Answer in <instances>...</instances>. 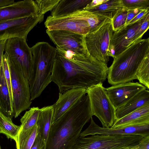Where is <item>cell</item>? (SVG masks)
Listing matches in <instances>:
<instances>
[{
    "mask_svg": "<svg viewBox=\"0 0 149 149\" xmlns=\"http://www.w3.org/2000/svg\"><path fill=\"white\" fill-rule=\"evenodd\" d=\"M57 50L51 81L58 86L60 93L74 88L87 89L105 81L109 69L107 63L90 55Z\"/></svg>",
    "mask_w": 149,
    "mask_h": 149,
    "instance_id": "1",
    "label": "cell"
},
{
    "mask_svg": "<svg viewBox=\"0 0 149 149\" xmlns=\"http://www.w3.org/2000/svg\"><path fill=\"white\" fill-rule=\"evenodd\" d=\"M93 115L85 95L51 126L45 149H71Z\"/></svg>",
    "mask_w": 149,
    "mask_h": 149,
    "instance_id": "2",
    "label": "cell"
},
{
    "mask_svg": "<svg viewBox=\"0 0 149 149\" xmlns=\"http://www.w3.org/2000/svg\"><path fill=\"white\" fill-rule=\"evenodd\" d=\"M136 40L113 58L107 78L112 85L136 79L137 70L144 59L149 56V38Z\"/></svg>",
    "mask_w": 149,
    "mask_h": 149,
    "instance_id": "3",
    "label": "cell"
},
{
    "mask_svg": "<svg viewBox=\"0 0 149 149\" xmlns=\"http://www.w3.org/2000/svg\"><path fill=\"white\" fill-rule=\"evenodd\" d=\"M31 49L33 64L29 81L32 101L38 97L52 82V73L57 50L44 42H37Z\"/></svg>",
    "mask_w": 149,
    "mask_h": 149,
    "instance_id": "4",
    "label": "cell"
},
{
    "mask_svg": "<svg viewBox=\"0 0 149 149\" xmlns=\"http://www.w3.org/2000/svg\"><path fill=\"white\" fill-rule=\"evenodd\" d=\"M107 17L87 10H83L72 15L54 17H47L44 24L49 30H63L85 36Z\"/></svg>",
    "mask_w": 149,
    "mask_h": 149,
    "instance_id": "5",
    "label": "cell"
},
{
    "mask_svg": "<svg viewBox=\"0 0 149 149\" xmlns=\"http://www.w3.org/2000/svg\"><path fill=\"white\" fill-rule=\"evenodd\" d=\"M143 137L135 134H99L79 136L71 149H125L138 144Z\"/></svg>",
    "mask_w": 149,
    "mask_h": 149,
    "instance_id": "6",
    "label": "cell"
},
{
    "mask_svg": "<svg viewBox=\"0 0 149 149\" xmlns=\"http://www.w3.org/2000/svg\"><path fill=\"white\" fill-rule=\"evenodd\" d=\"M113 32L111 20L107 18L85 35V43L89 54L107 64L109 60V47Z\"/></svg>",
    "mask_w": 149,
    "mask_h": 149,
    "instance_id": "7",
    "label": "cell"
},
{
    "mask_svg": "<svg viewBox=\"0 0 149 149\" xmlns=\"http://www.w3.org/2000/svg\"><path fill=\"white\" fill-rule=\"evenodd\" d=\"M93 116L100 121L103 128H111L116 120V109L111 102L103 83L86 89Z\"/></svg>",
    "mask_w": 149,
    "mask_h": 149,
    "instance_id": "8",
    "label": "cell"
},
{
    "mask_svg": "<svg viewBox=\"0 0 149 149\" xmlns=\"http://www.w3.org/2000/svg\"><path fill=\"white\" fill-rule=\"evenodd\" d=\"M9 66L13 96V114L15 118L22 112L29 108L32 102L28 80L10 61Z\"/></svg>",
    "mask_w": 149,
    "mask_h": 149,
    "instance_id": "9",
    "label": "cell"
},
{
    "mask_svg": "<svg viewBox=\"0 0 149 149\" xmlns=\"http://www.w3.org/2000/svg\"><path fill=\"white\" fill-rule=\"evenodd\" d=\"M4 51L10 62L20 70L24 77L29 81L33 59L31 49L27 43L26 39L18 37L7 39Z\"/></svg>",
    "mask_w": 149,
    "mask_h": 149,
    "instance_id": "10",
    "label": "cell"
},
{
    "mask_svg": "<svg viewBox=\"0 0 149 149\" xmlns=\"http://www.w3.org/2000/svg\"><path fill=\"white\" fill-rule=\"evenodd\" d=\"M46 33L57 49L70 51L84 56L89 55L86 47L85 36L63 30H49Z\"/></svg>",
    "mask_w": 149,
    "mask_h": 149,
    "instance_id": "11",
    "label": "cell"
},
{
    "mask_svg": "<svg viewBox=\"0 0 149 149\" xmlns=\"http://www.w3.org/2000/svg\"><path fill=\"white\" fill-rule=\"evenodd\" d=\"M44 15L0 22V41L18 37L26 39L29 32L38 23L43 21Z\"/></svg>",
    "mask_w": 149,
    "mask_h": 149,
    "instance_id": "12",
    "label": "cell"
},
{
    "mask_svg": "<svg viewBox=\"0 0 149 149\" xmlns=\"http://www.w3.org/2000/svg\"><path fill=\"white\" fill-rule=\"evenodd\" d=\"M145 17L133 24L124 26L113 32L109 47L110 56L113 58L136 40L135 38L136 32Z\"/></svg>",
    "mask_w": 149,
    "mask_h": 149,
    "instance_id": "13",
    "label": "cell"
},
{
    "mask_svg": "<svg viewBox=\"0 0 149 149\" xmlns=\"http://www.w3.org/2000/svg\"><path fill=\"white\" fill-rule=\"evenodd\" d=\"M147 88L138 82L123 83L105 88L108 97L116 109L120 107L142 91Z\"/></svg>",
    "mask_w": 149,
    "mask_h": 149,
    "instance_id": "14",
    "label": "cell"
},
{
    "mask_svg": "<svg viewBox=\"0 0 149 149\" xmlns=\"http://www.w3.org/2000/svg\"><path fill=\"white\" fill-rule=\"evenodd\" d=\"M39 15L37 6L33 0L14 2L8 6L0 8V22Z\"/></svg>",
    "mask_w": 149,
    "mask_h": 149,
    "instance_id": "15",
    "label": "cell"
},
{
    "mask_svg": "<svg viewBox=\"0 0 149 149\" xmlns=\"http://www.w3.org/2000/svg\"><path fill=\"white\" fill-rule=\"evenodd\" d=\"M90 119L89 125L85 130L81 132L79 136L84 137L97 134L104 135L135 134L143 137L149 135V124L122 128H107L98 125L95 123L92 117Z\"/></svg>",
    "mask_w": 149,
    "mask_h": 149,
    "instance_id": "16",
    "label": "cell"
},
{
    "mask_svg": "<svg viewBox=\"0 0 149 149\" xmlns=\"http://www.w3.org/2000/svg\"><path fill=\"white\" fill-rule=\"evenodd\" d=\"M86 93V89L82 88H72L62 93H59L57 100L53 104L52 125L56 122Z\"/></svg>",
    "mask_w": 149,
    "mask_h": 149,
    "instance_id": "17",
    "label": "cell"
},
{
    "mask_svg": "<svg viewBox=\"0 0 149 149\" xmlns=\"http://www.w3.org/2000/svg\"><path fill=\"white\" fill-rule=\"evenodd\" d=\"M149 124V103L117 120L111 128H119Z\"/></svg>",
    "mask_w": 149,
    "mask_h": 149,
    "instance_id": "18",
    "label": "cell"
},
{
    "mask_svg": "<svg viewBox=\"0 0 149 149\" xmlns=\"http://www.w3.org/2000/svg\"><path fill=\"white\" fill-rule=\"evenodd\" d=\"M92 0H60L51 10L54 17H64L84 10Z\"/></svg>",
    "mask_w": 149,
    "mask_h": 149,
    "instance_id": "19",
    "label": "cell"
},
{
    "mask_svg": "<svg viewBox=\"0 0 149 149\" xmlns=\"http://www.w3.org/2000/svg\"><path fill=\"white\" fill-rule=\"evenodd\" d=\"M148 103H149V91L148 90L145 89L138 93L123 105L116 109V120Z\"/></svg>",
    "mask_w": 149,
    "mask_h": 149,
    "instance_id": "20",
    "label": "cell"
},
{
    "mask_svg": "<svg viewBox=\"0 0 149 149\" xmlns=\"http://www.w3.org/2000/svg\"><path fill=\"white\" fill-rule=\"evenodd\" d=\"M0 111L12 119L13 107L2 64L0 69Z\"/></svg>",
    "mask_w": 149,
    "mask_h": 149,
    "instance_id": "21",
    "label": "cell"
},
{
    "mask_svg": "<svg viewBox=\"0 0 149 149\" xmlns=\"http://www.w3.org/2000/svg\"><path fill=\"white\" fill-rule=\"evenodd\" d=\"M53 112V105L40 109V113L37 123L38 133L44 140L45 146L52 125Z\"/></svg>",
    "mask_w": 149,
    "mask_h": 149,
    "instance_id": "22",
    "label": "cell"
},
{
    "mask_svg": "<svg viewBox=\"0 0 149 149\" xmlns=\"http://www.w3.org/2000/svg\"><path fill=\"white\" fill-rule=\"evenodd\" d=\"M123 7L122 0H106L98 5L84 10L103 16L111 19L117 11Z\"/></svg>",
    "mask_w": 149,
    "mask_h": 149,
    "instance_id": "23",
    "label": "cell"
},
{
    "mask_svg": "<svg viewBox=\"0 0 149 149\" xmlns=\"http://www.w3.org/2000/svg\"><path fill=\"white\" fill-rule=\"evenodd\" d=\"M38 132L37 124L32 128L26 131L19 130L15 141L17 149H30Z\"/></svg>",
    "mask_w": 149,
    "mask_h": 149,
    "instance_id": "24",
    "label": "cell"
},
{
    "mask_svg": "<svg viewBox=\"0 0 149 149\" xmlns=\"http://www.w3.org/2000/svg\"><path fill=\"white\" fill-rule=\"evenodd\" d=\"M20 126L15 125L12 119L0 111V134H5L8 139L16 141Z\"/></svg>",
    "mask_w": 149,
    "mask_h": 149,
    "instance_id": "25",
    "label": "cell"
},
{
    "mask_svg": "<svg viewBox=\"0 0 149 149\" xmlns=\"http://www.w3.org/2000/svg\"><path fill=\"white\" fill-rule=\"evenodd\" d=\"M40 112V109L33 107L26 111L20 119L21 123L19 130L26 131L34 127L37 124Z\"/></svg>",
    "mask_w": 149,
    "mask_h": 149,
    "instance_id": "26",
    "label": "cell"
},
{
    "mask_svg": "<svg viewBox=\"0 0 149 149\" xmlns=\"http://www.w3.org/2000/svg\"><path fill=\"white\" fill-rule=\"evenodd\" d=\"M136 79L148 89L149 88V56L146 57L139 67L136 74Z\"/></svg>",
    "mask_w": 149,
    "mask_h": 149,
    "instance_id": "27",
    "label": "cell"
},
{
    "mask_svg": "<svg viewBox=\"0 0 149 149\" xmlns=\"http://www.w3.org/2000/svg\"><path fill=\"white\" fill-rule=\"evenodd\" d=\"M128 10L123 7L119 10L111 19L113 31L125 26Z\"/></svg>",
    "mask_w": 149,
    "mask_h": 149,
    "instance_id": "28",
    "label": "cell"
},
{
    "mask_svg": "<svg viewBox=\"0 0 149 149\" xmlns=\"http://www.w3.org/2000/svg\"><path fill=\"white\" fill-rule=\"evenodd\" d=\"M1 64L9 91L10 100L13 107V96L11 84L9 60L7 54L5 53L3 56Z\"/></svg>",
    "mask_w": 149,
    "mask_h": 149,
    "instance_id": "29",
    "label": "cell"
},
{
    "mask_svg": "<svg viewBox=\"0 0 149 149\" xmlns=\"http://www.w3.org/2000/svg\"><path fill=\"white\" fill-rule=\"evenodd\" d=\"M60 0H37L34 1L37 6L39 15H43L52 10Z\"/></svg>",
    "mask_w": 149,
    "mask_h": 149,
    "instance_id": "30",
    "label": "cell"
},
{
    "mask_svg": "<svg viewBox=\"0 0 149 149\" xmlns=\"http://www.w3.org/2000/svg\"><path fill=\"white\" fill-rule=\"evenodd\" d=\"M123 6L128 10L149 8V0H122Z\"/></svg>",
    "mask_w": 149,
    "mask_h": 149,
    "instance_id": "31",
    "label": "cell"
},
{
    "mask_svg": "<svg viewBox=\"0 0 149 149\" xmlns=\"http://www.w3.org/2000/svg\"><path fill=\"white\" fill-rule=\"evenodd\" d=\"M149 13L145 17L144 20L137 30L135 38L137 39L141 36L146 32L149 28Z\"/></svg>",
    "mask_w": 149,
    "mask_h": 149,
    "instance_id": "32",
    "label": "cell"
},
{
    "mask_svg": "<svg viewBox=\"0 0 149 149\" xmlns=\"http://www.w3.org/2000/svg\"><path fill=\"white\" fill-rule=\"evenodd\" d=\"M30 149H45V145L44 141L38 132Z\"/></svg>",
    "mask_w": 149,
    "mask_h": 149,
    "instance_id": "33",
    "label": "cell"
},
{
    "mask_svg": "<svg viewBox=\"0 0 149 149\" xmlns=\"http://www.w3.org/2000/svg\"><path fill=\"white\" fill-rule=\"evenodd\" d=\"M143 10V9H138L134 10H128L127 17L124 26L127 25L136 16Z\"/></svg>",
    "mask_w": 149,
    "mask_h": 149,
    "instance_id": "34",
    "label": "cell"
},
{
    "mask_svg": "<svg viewBox=\"0 0 149 149\" xmlns=\"http://www.w3.org/2000/svg\"><path fill=\"white\" fill-rule=\"evenodd\" d=\"M149 13V8L143 10L136 16L127 25L133 24L141 19L147 14H148Z\"/></svg>",
    "mask_w": 149,
    "mask_h": 149,
    "instance_id": "35",
    "label": "cell"
},
{
    "mask_svg": "<svg viewBox=\"0 0 149 149\" xmlns=\"http://www.w3.org/2000/svg\"><path fill=\"white\" fill-rule=\"evenodd\" d=\"M138 145L139 149H149V135L143 137Z\"/></svg>",
    "mask_w": 149,
    "mask_h": 149,
    "instance_id": "36",
    "label": "cell"
},
{
    "mask_svg": "<svg viewBox=\"0 0 149 149\" xmlns=\"http://www.w3.org/2000/svg\"><path fill=\"white\" fill-rule=\"evenodd\" d=\"M6 39L0 41V69L1 64L2 57L4 51L5 46Z\"/></svg>",
    "mask_w": 149,
    "mask_h": 149,
    "instance_id": "37",
    "label": "cell"
},
{
    "mask_svg": "<svg viewBox=\"0 0 149 149\" xmlns=\"http://www.w3.org/2000/svg\"><path fill=\"white\" fill-rule=\"evenodd\" d=\"M106 1V0H93L88 3L86 6L84 8H86L91 7H93L101 4Z\"/></svg>",
    "mask_w": 149,
    "mask_h": 149,
    "instance_id": "38",
    "label": "cell"
},
{
    "mask_svg": "<svg viewBox=\"0 0 149 149\" xmlns=\"http://www.w3.org/2000/svg\"><path fill=\"white\" fill-rule=\"evenodd\" d=\"M15 2L12 0H0V8L10 5Z\"/></svg>",
    "mask_w": 149,
    "mask_h": 149,
    "instance_id": "39",
    "label": "cell"
},
{
    "mask_svg": "<svg viewBox=\"0 0 149 149\" xmlns=\"http://www.w3.org/2000/svg\"><path fill=\"white\" fill-rule=\"evenodd\" d=\"M125 149H139L138 145L127 147Z\"/></svg>",
    "mask_w": 149,
    "mask_h": 149,
    "instance_id": "40",
    "label": "cell"
},
{
    "mask_svg": "<svg viewBox=\"0 0 149 149\" xmlns=\"http://www.w3.org/2000/svg\"><path fill=\"white\" fill-rule=\"evenodd\" d=\"M0 149H1V148L0 146Z\"/></svg>",
    "mask_w": 149,
    "mask_h": 149,
    "instance_id": "41",
    "label": "cell"
}]
</instances>
